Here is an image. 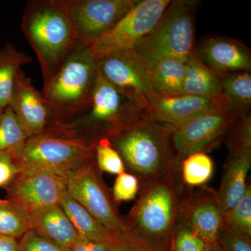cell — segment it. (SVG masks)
<instances>
[{
    "label": "cell",
    "mask_w": 251,
    "mask_h": 251,
    "mask_svg": "<svg viewBox=\"0 0 251 251\" xmlns=\"http://www.w3.org/2000/svg\"><path fill=\"white\" fill-rule=\"evenodd\" d=\"M187 188L180 169L140 186L138 200L123 219L126 232L153 251H171Z\"/></svg>",
    "instance_id": "cell-1"
},
{
    "label": "cell",
    "mask_w": 251,
    "mask_h": 251,
    "mask_svg": "<svg viewBox=\"0 0 251 251\" xmlns=\"http://www.w3.org/2000/svg\"><path fill=\"white\" fill-rule=\"evenodd\" d=\"M21 29L35 52L46 85L59 70L77 41L69 0L28 1Z\"/></svg>",
    "instance_id": "cell-2"
},
{
    "label": "cell",
    "mask_w": 251,
    "mask_h": 251,
    "mask_svg": "<svg viewBox=\"0 0 251 251\" xmlns=\"http://www.w3.org/2000/svg\"><path fill=\"white\" fill-rule=\"evenodd\" d=\"M146 114L108 82L98 69L88 106L72 121L61 126L54 135L77 138L96 145L100 140L110 141Z\"/></svg>",
    "instance_id": "cell-3"
},
{
    "label": "cell",
    "mask_w": 251,
    "mask_h": 251,
    "mask_svg": "<svg viewBox=\"0 0 251 251\" xmlns=\"http://www.w3.org/2000/svg\"><path fill=\"white\" fill-rule=\"evenodd\" d=\"M97 74V57L93 50L76 41L59 70L41 91L55 122L52 135L88 106Z\"/></svg>",
    "instance_id": "cell-4"
},
{
    "label": "cell",
    "mask_w": 251,
    "mask_h": 251,
    "mask_svg": "<svg viewBox=\"0 0 251 251\" xmlns=\"http://www.w3.org/2000/svg\"><path fill=\"white\" fill-rule=\"evenodd\" d=\"M171 131L151 121L146 114L110 140L125 168L139 180L140 186L180 169L172 150Z\"/></svg>",
    "instance_id": "cell-5"
},
{
    "label": "cell",
    "mask_w": 251,
    "mask_h": 251,
    "mask_svg": "<svg viewBox=\"0 0 251 251\" xmlns=\"http://www.w3.org/2000/svg\"><path fill=\"white\" fill-rule=\"evenodd\" d=\"M195 32L193 3L173 0L152 30L132 49L150 67L165 59L186 62L196 45Z\"/></svg>",
    "instance_id": "cell-6"
},
{
    "label": "cell",
    "mask_w": 251,
    "mask_h": 251,
    "mask_svg": "<svg viewBox=\"0 0 251 251\" xmlns=\"http://www.w3.org/2000/svg\"><path fill=\"white\" fill-rule=\"evenodd\" d=\"M95 146L77 138L36 135L29 137L13 158L21 171H46L67 178L95 160Z\"/></svg>",
    "instance_id": "cell-7"
},
{
    "label": "cell",
    "mask_w": 251,
    "mask_h": 251,
    "mask_svg": "<svg viewBox=\"0 0 251 251\" xmlns=\"http://www.w3.org/2000/svg\"><path fill=\"white\" fill-rule=\"evenodd\" d=\"M238 116L226 100L171 130L170 139L176 163L180 166L184 158L193 153H207L219 148Z\"/></svg>",
    "instance_id": "cell-8"
},
{
    "label": "cell",
    "mask_w": 251,
    "mask_h": 251,
    "mask_svg": "<svg viewBox=\"0 0 251 251\" xmlns=\"http://www.w3.org/2000/svg\"><path fill=\"white\" fill-rule=\"evenodd\" d=\"M97 57L102 75L147 112L156 97L151 83V67L133 49Z\"/></svg>",
    "instance_id": "cell-9"
},
{
    "label": "cell",
    "mask_w": 251,
    "mask_h": 251,
    "mask_svg": "<svg viewBox=\"0 0 251 251\" xmlns=\"http://www.w3.org/2000/svg\"><path fill=\"white\" fill-rule=\"evenodd\" d=\"M96 158L67 179L69 194L115 236L126 232L112 194L105 186Z\"/></svg>",
    "instance_id": "cell-10"
},
{
    "label": "cell",
    "mask_w": 251,
    "mask_h": 251,
    "mask_svg": "<svg viewBox=\"0 0 251 251\" xmlns=\"http://www.w3.org/2000/svg\"><path fill=\"white\" fill-rule=\"evenodd\" d=\"M172 0H139L91 46L97 57L132 49L160 21Z\"/></svg>",
    "instance_id": "cell-11"
},
{
    "label": "cell",
    "mask_w": 251,
    "mask_h": 251,
    "mask_svg": "<svg viewBox=\"0 0 251 251\" xmlns=\"http://www.w3.org/2000/svg\"><path fill=\"white\" fill-rule=\"evenodd\" d=\"M139 0H69L77 42L92 46Z\"/></svg>",
    "instance_id": "cell-12"
},
{
    "label": "cell",
    "mask_w": 251,
    "mask_h": 251,
    "mask_svg": "<svg viewBox=\"0 0 251 251\" xmlns=\"http://www.w3.org/2000/svg\"><path fill=\"white\" fill-rule=\"evenodd\" d=\"M179 221L210 247L217 244L224 224L216 191L206 185L196 190L188 187L181 201Z\"/></svg>",
    "instance_id": "cell-13"
},
{
    "label": "cell",
    "mask_w": 251,
    "mask_h": 251,
    "mask_svg": "<svg viewBox=\"0 0 251 251\" xmlns=\"http://www.w3.org/2000/svg\"><path fill=\"white\" fill-rule=\"evenodd\" d=\"M67 177L49 172L22 170L5 187L6 198L19 203L28 212L59 204L67 189Z\"/></svg>",
    "instance_id": "cell-14"
},
{
    "label": "cell",
    "mask_w": 251,
    "mask_h": 251,
    "mask_svg": "<svg viewBox=\"0 0 251 251\" xmlns=\"http://www.w3.org/2000/svg\"><path fill=\"white\" fill-rule=\"evenodd\" d=\"M9 107L28 136L52 135L56 124L50 108L23 70L20 72Z\"/></svg>",
    "instance_id": "cell-15"
},
{
    "label": "cell",
    "mask_w": 251,
    "mask_h": 251,
    "mask_svg": "<svg viewBox=\"0 0 251 251\" xmlns=\"http://www.w3.org/2000/svg\"><path fill=\"white\" fill-rule=\"evenodd\" d=\"M193 54L220 77L251 69L250 48L227 36H203L196 43Z\"/></svg>",
    "instance_id": "cell-16"
},
{
    "label": "cell",
    "mask_w": 251,
    "mask_h": 251,
    "mask_svg": "<svg viewBox=\"0 0 251 251\" xmlns=\"http://www.w3.org/2000/svg\"><path fill=\"white\" fill-rule=\"evenodd\" d=\"M226 100L224 96L216 98L188 94L156 96L147 109V116L157 125L173 130Z\"/></svg>",
    "instance_id": "cell-17"
},
{
    "label": "cell",
    "mask_w": 251,
    "mask_h": 251,
    "mask_svg": "<svg viewBox=\"0 0 251 251\" xmlns=\"http://www.w3.org/2000/svg\"><path fill=\"white\" fill-rule=\"evenodd\" d=\"M251 167V148L228 150L217 192L223 215L230 210L245 195Z\"/></svg>",
    "instance_id": "cell-18"
},
{
    "label": "cell",
    "mask_w": 251,
    "mask_h": 251,
    "mask_svg": "<svg viewBox=\"0 0 251 251\" xmlns=\"http://www.w3.org/2000/svg\"><path fill=\"white\" fill-rule=\"evenodd\" d=\"M31 229L65 249L81 236L59 204L39 208L29 212Z\"/></svg>",
    "instance_id": "cell-19"
},
{
    "label": "cell",
    "mask_w": 251,
    "mask_h": 251,
    "mask_svg": "<svg viewBox=\"0 0 251 251\" xmlns=\"http://www.w3.org/2000/svg\"><path fill=\"white\" fill-rule=\"evenodd\" d=\"M59 205L81 237L96 242H111L116 236L99 222L85 208L67 192L63 191Z\"/></svg>",
    "instance_id": "cell-20"
},
{
    "label": "cell",
    "mask_w": 251,
    "mask_h": 251,
    "mask_svg": "<svg viewBox=\"0 0 251 251\" xmlns=\"http://www.w3.org/2000/svg\"><path fill=\"white\" fill-rule=\"evenodd\" d=\"M183 94L216 98L223 96L221 77L191 54L186 64Z\"/></svg>",
    "instance_id": "cell-21"
},
{
    "label": "cell",
    "mask_w": 251,
    "mask_h": 251,
    "mask_svg": "<svg viewBox=\"0 0 251 251\" xmlns=\"http://www.w3.org/2000/svg\"><path fill=\"white\" fill-rule=\"evenodd\" d=\"M32 62V57L11 44L0 49V105L9 106L16 80L23 66Z\"/></svg>",
    "instance_id": "cell-22"
},
{
    "label": "cell",
    "mask_w": 251,
    "mask_h": 251,
    "mask_svg": "<svg viewBox=\"0 0 251 251\" xmlns=\"http://www.w3.org/2000/svg\"><path fill=\"white\" fill-rule=\"evenodd\" d=\"M186 62L165 59L151 66V83L156 96L183 94Z\"/></svg>",
    "instance_id": "cell-23"
},
{
    "label": "cell",
    "mask_w": 251,
    "mask_h": 251,
    "mask_svg": "<svg viewBox=\"0 0 251 251\" xmlns=\"http://www.w3.org/2000/svg\"><path fill=\"white\" fill-rule=\"evenodd\" d=\"M223 96L239 116L251 115V71L221 77Z\"/></svg>",
    "instance_id": "cell-24"
},
{
    "label": "cell",
    "mask_w": 251,
    "mask_h": 251,
    "mask_svg": "<svg viewBox=\"0 0 251 251\" xmlns=\"http://www.w3.org/2000/svg\"><path fill=\"white\" fill-rule=\"evenodd\" d=\"M31 229L29 213L11 200L0 201V234L18 239Z\"/></svg>",
    "instance_id": "cell-25"
},
{
    "label": "cell",
    "mask_w": 251,
    "mask_h": 251,
    "mask_svg": "<svg viewBox=\"0 0 251 251\" xmlns=\"http://www.w3.org/2000/svg\"><path fill=\"white\" fill-rule=\"evenodd\" d=\"M214 171V161L206 153H193L180 163L181 181L189 188L205 185L211 179Z\"/></svg>",
    "instance_id": "cell-26"
},
{
    "label": "cell",
    "mask_w": 251,
    "mask_h": 251,
    "mask_svg": "<svg viewBox=\"0 0 251 251\" xmlns=\"http://www.w3.org/2000/svg\"><path fill=\"white\" fill-rule=\"evenodd\" d=\"M29 138L14 112L9 106L5 109L0 122V157L14 156Z\"/></svg>",
    "instance_id": "cell-27"
},
{
    "label": "cell",
    "mask_w": 251,
    "mask_h": 251,
    "mask_svg": "<svg viewBox=\"0 0 251 251\" xmlns=\"http://www.w3.org/2000/svg\"><path fill=\"white\" fill-rule=\"evenodd\" d=\"M225 227L251 242V186L248 184L245 195L233 208L225 213Z\"/></svg>",
    "instance_id": "cell-28"
},
{
    "label": "cell",
    "mask_w": 251,
    "mask_h": 251,
    "mask_svg": "<svg viewBox=\"0 0 251 251\" xmlns=\"http://www.w3.org/2000/svg\"><path fill=\"white\" fill-rule=\"evenodd\" d=\"M95 158L100 171L117 175L125 172V165L121 156L109 140H100L96 144Z\"/></svg>",
    "instance_id": "cell-29"
},
{
    "label": "cell",
    "mask_w": 251,
    "mask_h": 251,
    "mask_svg": "<svg viewBox=\"0 0 251 251\" xmlns=\"http://www.w3.org/2000/svg\"><path fill=\"white\" fill-rule=\"evenodd\" d=\"M211 247L181 221L175 227L171 251H209Z\"/></svg>",
    "instance_id": "cell-30"
},
{
    "label": "cell",
    "mask_w": 251,
    "mask_h": 251,
    "mask_svg": "<svg viewBox=\"0 0 251 251\" xmlns=\"http://www.w3.org/2000/svg\"><path fill=\"white\" fill-rule=\"evenodd\" d=\"M225 143L228 150L251 148V115L237 117L229 128Z\"/></svg>",
    "instance_id": "cell-31"
},
{
    "label": "cell",
    "mask_w": 251,
    "mask_h": 251,
    "mask_svg": "<svg viewBox=\"0 0 251 251\" xmlns=\"http://www.w3.org/2000/svg\"><path fill=\"white\" fill-rule=\"evenodd\" d=\"M139 180L131 173L118 175L114 184L112 196L115 202L129 201L135 199L139 193Z\"/></svg>",
    "instance_id": "cell-32"
},
{
    "label": "cell",
    "mask_w": 251,
    "mask_h": 251,
    "mask_svg": "<svg viewBox=\"0 0 251 251\" xmlns=\"http://www.w3.org/2000/svg\"><path fill=\"white\" fill-rule=\"evenodd\" d=\"M18 251H64V249L31 229L20 238Z\"/></svg>",
    "instance_id": "cell-33"
},
{
    "label": "cell",
    "mask_w": 251,
    "mask_h": 251,
    "mask_svg": "<svg viewBox=\"0 0 251 251\" xmlns=\"http://www.w3.org/2000/svg\"><path fill=\"white\" fill-rule=\"evenodd\" d=\"M226 251H251V242L224 227L219 242Z\"/></svg>",
    "instance_id": "cell-34"
},
{
    "label": "cell",
    "mask_w": 251,
    "mask_h": 251,
    "mask_svg": "<svg viewBox=\"0 0 251 251\" xmlns=\"http://www.w3.org/2000/svg\"><path fill=\"white\" fill-rule=\"evenodd\" d=\"M108 251H153L136 240L129 234L125 233L116 236L109 244Z\"/></svg>",
    "instance_id": "cell-35"
},
{
    "label": "cell",
    "mask_w": 251,
    "mask_h": 251,
    "mask_svg": "<svg viewBox=\"0 0 251 251\" xmlns=\"http://www.w3.org/2000/svg\"><path fill=\"white\" fill-rule=\"evenodd\" d=\"M20 171L12 156L0 157V187L7 186Z\"/></svg>",
    "instance_id": "cell-36"
},
{
    "label": "cell",
    "mask_w": 251,
    "mask_h": 251,
    "mask_svg": "<svg viewBox=\"0 0 251 251\" xmlns=\"http://www.w3.org/2000/svg\"><path fill=\"white\" fill-rule=\"evenodd\" d=\"M110 243L92 242L80 237L64 251H108Z\"/></svg>",
    "instance_id": "cell-37"
},
{
    "label": "cell",
    "mask_w": 251,
    "mask_h": 251,
    "mask_svg": "<svg viewBox=\"0 0 251 251\" xmlns=\"http://www.w3.org/2000/svg\"><path fill=\"white\" fill-rule=\"evenodd\" d=\"M0 251H18V239L0 234Z\"/></svg>",
    "instance_id": "cell-38"
},
{
    "label": "cell",
    "mask_w": 251,
    "mask_h": 251,
    "mask_svg": "<svg viewBox=\"0 0 251 251\" xmlns=\"http://www.w3.org/2000/svg\"><path fill=\"white\" fill-rule=\"evenodd\" d=\"M209 251H226L224 250V248L221 247V244L219 243H217V244H215V245L211 247L210 250Z\"/></svg>",
    "instance_id": "cell-39"
},
{
    "label": "cell",
    "mask_w": 251,
    "mask_h": 251,
    "mask_svg": "<svg viewBox=\"0 0 251 251\" xmlns=\"http://www.w3.org/2000/svg\"><path fill=\"white\" fill-rule=\"evenodd\" d=\"M5 109L0 105V122H1V119H2L3 115H4Z\"/></svg>",
    "instance_id": "cell-40"
},
{
    "label": "cell",
    "mask_w": 251,
    "mask_h": 251,
    "mask_svg": "<svg viewBox=\"0 0 251 251\" xmlns=\"http://www.w3.org/2000/svg\"><path fill=\"white\" fill-rule=\"evenodd\" d=\"M1 201V199H0V201Z\"/></svg>",
    "instance_id": "cell-41"
}]
</instances>
